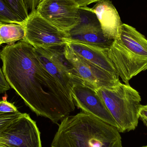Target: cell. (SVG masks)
Instances as JSON below:
<instances>
[{"mask_svg": "<svg viewBox=\"0 0 147 147\" xmlns=\"http://www.w3.org/2000/svg\"><path fill=\"white\" fill-rule=\"evenodd\" d=\"M65 55L73 65L84 85L86 86L97 90L102 87H113L121 82L117 73L105 70L88 62L74 52L67 44Z\"/></svg>", "mask_w": 147, "mask_h": 147, "instance_id": "cell-9", "label": "cell"}, {"mask_svg": "<svg viewBox=\"0 0 147 147\" xmlns=\"http://www.w3.org/2000/svg\"><path fill=\"white\" fill-rule=\"evenodd\" d=\"M7 82L38 116L57 123L75 110L73 99L43 66L35 48L23 40L0 51Z\"/></svg>", "mask_w": 147, "mask_h": 147, "instance_id": "cell-1", "label": "cell"}, {"mask_svg": "<svg viewBox=\"0 0 147 147\" xmlns=\"http://www.w3.org/2000/svg\"><path fill=\"white\" fill-rule=\"evenodd\" d=\"M79 20L67 32V40L109 49L114 40L105 37L100 23L94 13L80 7Z\"/></svg>", "mask_w": 147, "mask_h": 147, "instance_id": "cell-7", "label": "cell"}, {"mask_svg": "<svg viewBox=\"0 0 147 147\" xmlns=\"http://www.w3.org/2000/svg\"><path fill=\"white\" fill-rule=\"evenodd\" d=\"M140 118L143 122L144 125L147 128V105H142L140 109Z\"/></svg>", "mask_w": 147, "mask_h": 147, "instance_id": "cell-21", "label": "cell"}, {"mask_svg": "<svg viewBox=\"0 0 147 147\" xmlns=\"http://www.w3.org/2000/svg\"><path fill=\"white\" fill-rule=\"evenodd\" d=\"M141 147H147V146H142Z\"/></svg>", "mask_w": 147, "mask_h": 147, "instance_id": "cell-26", "label": "cell"}, {"mask_svg": "<svg viewBox=\"0 0 147 147\" xmlns=\"http://www.w3.org/2000/svg\"><path fill=\"white\" fill-rule=\"evenodd\" d=\"M0 22L7 23H22L23 21L8 5L5 0H0Z\"/></svg>", "mask_w": 147, "mask_h": 147, "instance_id": "cell-16", "label": "cell"}, {"mask_svg": "<svg viewBox=\"0 0 147 147\" xmlns=\"http://www.w3.org/2000/svg\"><path fill=\"white\" fill-rule=\"evenodd\" d=\"M0 142L10 147H42L36 122L27 113H22L2 131Z\"/></svg>", "mask_w": 147, "mask_h": 147, "instance_id": "cell-8", "label": "cell"}, {"mask_svg": "<svg viewBox=\"0 0 147 147\" xmlns=\"http://www.w3.org/2000/svg\"><path fill=\"white\" fill-rule=\"evenodd\" d=\"M116 127L81 111L62 120L51 147H122Z\"/></svg>", "mask_w": 147, "mask_h": 147, "instance_id": "cell-2", "label": "cell"}, {"mask_svg": "<svg viewBox=\"0 0 147 147\" xmlns=\"http://www.w3.org/2000/svg\"><path fill=\"white\" fill-rule=\"evenodd\" d=\"M71 95L75 105L82 111L117 128L115 120L96 90L78 84L73 86Z\"/></svg>", "mask_w": 147, "mask_h": 147, "instance_id": "cell-11", "label": "cell"}, {"mask_svg": "<svg viewBox=\"0 0 147 147\" xmlns=\"http://www.w3.org/2000/svg\"><path fill=\"white\" fill-rule=\"evenodd\" d=\"M108 54L119 77L126 84H129L133 77L147 69V58L129 50L119 38L114 40Z\"/></svg>", "mask_w": 147, "mask_h": 147, "instance_id": "cell-10", "label": "cell"}, {"mask_svg": "<svg viewBox=\"0 0 147 147\" xmlns=\"http://www.w3.org/2000/svg\"><path fill=\"white\" fill-rule=\"evenodd\" d=\"M81 7L96 15L105 38L112 40L120 38L123 23L116 9L110 1H99L92 8L87 7Z\"/></svg>", "mask_w": 147, "mask_h": 147, "instance_id": "cell-12", "label": "cell"}, {"mask_svg": "<svg viewBox=\"0 0 147 147\" xmlns=\"http://www.w3.org/2000/svg\"><path fill=\"white\" fill-rule=\"evenodd\" d=\"M119 39L131 51L147 58V39L134 28L123 24Z\"/></svg>", "mask_w": 147, "mask_h": 147, "instance_id": "cell-14", "label": "cell"}, {"mask_svg": "<svg viewBox=\"0 0 147 147\" xmlns=\"http://www.w3.org/2000/svg\"><path fill=\"white\" fill-rule=\"evenodd\" d=\"M67 44L74 52L88 62L105 70L117 73L113 63L108 56L109 49L78 42L68 41Z\"/></svg>", "mask_w": 147, "mask_h": 147, "instance_id": "cell-13", "label": "cell"}, {"mask_svg": "<svg viewBox=\"0 0 147 147\" xmlns=\"http://www.w3.org/2000/svg\"><path fill=\"white\" fill-rule=\"evenodd\" d=\"M25 3L31 12L36 10L40 0H24Z\"/></svg>", "mask_w": 147, "mask_h": 147, "instance_id": "cell-22", "label": "cell"}, {"mask_svg": "<svg viewBox=\"0 0 147 147\" xmlns=\"http://www.w3.org/2000/svg\"><path fill=\"white\" fill-rule=\"evenodd\" d=\"M17 108L13 104L7 100L0 101V113H13L19 112Z\"/></svg>", "mask_w": 147, "mask_h": 147, "instance_id": "cell-19", "label": "cell"}, {"mask_svg": "<svg viewBox=\"0 0 147 147\" xmlns=\"http://www.w3.org/2000/svg\"><path fill=\"white\" fill-rule=\"evenodd\" d=\"M25 36L22 40L35 47H48L67 44V34L42 18L36 10L23 22Z\"/></svg>", "mask_w": 147, "mask_h": 147, "instance_id": "cell-5", "label": "cell"}, {"mask_svg": "<svg viewBox=\"0 0 147 147\" xmlns=\"http://www.w3.org/2000/svg\"><path fill=\"white\" fill-rule=\"evenodd\" d=\"M10 8L23 22L29 15L28 9L24 0H5Z\"/></svg>", "mask_w": 147, "mask_h": 147, "instance_id": "cell-17", "label": "cell"}, {"mask_svg": "<svg viewBox=\"0 0 147 147\" xmlns=\"http://www.w3.org/2000/svg\"><path fill=\"white\" fill-rule=\"evenodd\" d=\"M36 10L42 18L66 33L80 18V7L73 0H40Z\"/></svg>", "mask_w": 147, "mask_h": 147, "instance_id": "cell-6", "label": "cell"}, {"mask_svg": "<svg viewBox=\"0 0 147 147\" xmlns=\"http://www.w3.org/2000/svg\"><path fill=\"white\" fill-rule=\"evenodd\" d=\"M73 1L78 4L80 7H87L90 4H91L93 3L98 2L102 0H73Z\"/></svg>", "mask_w": 147, "mask_h": 147, "instance_id": "cell-23", "label": "cell"}, {"mask_svg": "<svg viewBox=\"0 0 147 147\" xmlns=\"http://www.w3.org/2000/svg\"><path fill=\"white\" fill-rule=\"evenodd\" d=\"M3 24V23H1V22H0V26H1V25H2V24ZM0 46H1V45H0Z\"/></svg>", "mask_w": 147, "mask_h": 147, "instance_id": "cell-25", "label": "cell"}, {"mask_svg": "<svg viewBox=\"0 0 147 147\" xmlns=\"http://www.w3.org/2000/svg\"><path fill=\"white\" fill-rule=\"evenodd\" d=\"M66 44L48 47H36L40 61L72 98L71 91L74 85L83 84L73 65L65 55Z\"/></svg>", "mask_w": 147, "mask_h": 147, "instance_id": "cell-4", "label": "cell"}, {"mask_svg": "<svg viewBox=\"0 0 147 147\" xmlns=\"http://www.w3.org/2000/svg\"><path fill=\"white\" fill-rule=\"evenodd\" d=\"M22 114L20 111L16 113H0V135L2 131L11 122L19 118Z\"/></svg>", "mask_w": 147, "mask_h": 147, "instance_id": "cell-18", "label": "cell"}, {"mask_svg": "<svg viewBox=\"0 0 147 147\" xmlns=\"http://www.w3.org/2000/svg\"><path fill=\"white\" fill-rule=\"evenodd\" d=\"M10 88V86L5 78L3 71L0 68V94L6 92Z\"/></svg>", "mask_w": 147, "mask_h": 147, "instance_id": "cell-20", "label": "cell"}, {"mask_svg": "<svg viewBox=\"0 0 147 147\" xmlns=\"http://www.w3.org/2000/svg\"><path fill=\"white\" fill-rule=\"evenodd\" d=\"M0 147H10L9 146H7L6 144L4 143H2V142H0Z\"/></svg>", "mask_w": 147, "mask_h": 147, "instance_id": "cell-24", "label": "cell"}, {"mask_svg": "<svg viewBox=\"0 0 147 147\" xmlns=\"http://www.w3.org/2000/svg\"><path fill=\"white\" fill-rule=\"evenodd\" d=\"M23 23L2 24L0 26V45H11L22 40L26 33Z\"/></svg>", "mask_w": 147, "mask_h": 147, "instance_id": "cell-15", "label": "cell"}, {"mask_svg": "<svg viewBox=\"0 0 147 147\" xmlns=\"http://www.w3.org/2000/svg\"></svg>", "mask_w": 147, "mask_h": 147, "instance_id": "cell-27", "label": "cell"}, {"mask_svg": "<svg viewBox=\"0 0 147 147\" xmlns=\"http://www.w3.org/2000/svg\"><path fill=\"white\" fill-rule=\"evenodd\" d=\"M96 90L113 117L119 132L135 130L139 123L142 105L139 92L129 84L121 82L115 86Z\"/></svg>", "mask_w": 147, "mask_h": 147, "instance_id": "cell-3", "label": "cell"}]
</instances>
